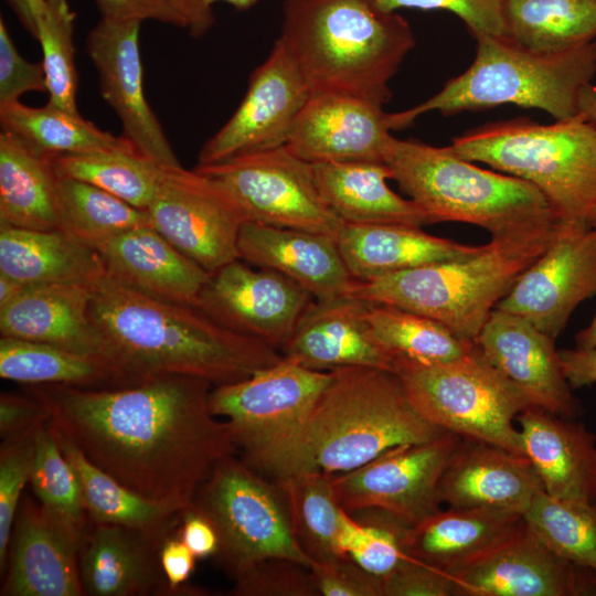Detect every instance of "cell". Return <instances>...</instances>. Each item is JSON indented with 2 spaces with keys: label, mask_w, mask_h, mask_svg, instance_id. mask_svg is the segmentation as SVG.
<instances>
[{
  "label": "cell",
  "mask_w": 596,
  "mask_h": 596,
  "mask_svg": "<svg viewBox=\"0 0 596 596\" xmlns=\"http://www.w3.org/2000/svg\"><path fill=\"white\" fill-rule=\"evenodd\" d=\"M95 249L106 274L140 292L171 302L198 308L211 276L151 225L117 234Z\"/></svg>",
  "instance_id": "484cf974"
},
{
  "label": "cell",
  "mask_w": 596,
  "mask_h": 596,
  "mask_svg": "<svg viewBox=\"0 0 596 596\" xmlns=\"http://www.w3.org/2000/svg\"><path fill=\"white\" fill-rule=\"evenodd\" d=\"M29 286L0 274V308H3L19 298Z\"/></svg>",
  "instance_id": "6125c7cd"
},
{
  "label": "cell",
  "mask_w": 596,
  "mask_h": 596,
  "mask_svg": "<svg viewBox=\"0 0 596 596\" xmlns=\"http://www.w3.org/2000/svg\"><path fill=\"white\" fill-rule=\"evenodd\" d=\"M91 287L29 286L19 298L0 308L1 337L46 343L109 361L89 317Z\"/></svg>",
  "instance_id": "f1b7e54d"
},
{
  "label": "cell",
  "mask_w": 596,
  "mask_h": 596,
  "mask_svg": "<svg viewBox=\"0 0 596 596\" xmlns=\"http://www.w3.org/2000/svg\"><path fill=\"white\" fill-rule=\"evenodd\" d=\"M183 21V28L199 38L214 23L213 6L225 2L238 10L253 7L258 0H169Z\"/></svg>",
  "instance_id": "680465c9"
},
{
  "label": "cell",
  "mask_w": 596,
  "mask_h": 596,
  "mask_svg": "<svg viewBox=\"0 0 596 596\" xmlns=\"http://www.w3.org/2000/svg\"><path fill=\"white\" fill-rule=\"evenodd\" d=\"M89 317L107 359L130 384L185 375L216 386L247 379L284 358L196 307L146 295L106 273L91 287Z\"/></svg>",
  "instance_id": "7a4b0ae2"
},
{
  "label": "cell",
  "mask_w": 596,
  "mask_h": 596,
  "mask_svg": "<svg viewBox=\"0 0 596 596\" xmlns=\"http://www.w3.org/2000/svg\"><path fill=\"white\" fill-rule=\"evenodd\" d=\"M313 299L284 274L236 259L211 273L198 308L226 328L281 351Z\"/></svg>",
  "instance_id": "e0dca14e"
},
{
  "label": "cell",
  "mask_w": 596,
  "mask_h": 596,
  "mask_svg": "<svg viewBox=\"0 0 596 596\" xmlns=\"http://www.w3.org/2000/svg\"><path fill=\"white\" fill-rule=\"evenodd\" d=\"M403 193L433 221L461 222L491 238L528 235L557 225L551 205L532 183L458 157L449 146L393 138L384 159Z\"/></svg>",
  "instance_id": "5b68a950"
},
{
  "label": "cell",
  "mask_w": 596,
  "mask_h": 596,
  "mask_svg": "<svg viewBox=\"0 0 596 596\" xmlns=\"http://www.w3.org/2000/svg\"><path fill=\"white\" fill-rule=\"evenodd\" d=\"M310 570L321 596H383L382 579L349 558L313 562Z\"/></svg>",
  "instance_id": "816d5d0a"
},
{
  "label": "cell",
  "mask_w": 596,
  "mask_h": 596,
  "mask_svg": "<svg viewBox=\"0 0 596 596\" xmlns=\"http://www.w3.org/2000/svg\"><path fill=\"white\" fill-rule=\"evenodd\" d=\"M161 544L135 529L91 521L78 551L84 594L172 595L160 564Z\"/></svg>",
  "instance_id": "d4e9b609"
},
{
  "label": "cell",
  "mask_w": 596,
  "mask_h": 596,
  "mask_svg": "<svg viewBox=\"0 0 596 596\" xmlns=\"http://www.w3.org/2000/svg\"><path fill=\"white\" fill-rule=\"evenodd\" d=\"M160 564L172 595L181 594L195 566V556L177 535H168L159 551Z\"/></svg>",
  "instance_id": "6f0895ef"
},
{
  "label": "cell",
  "mask_w": 596,
  "mask_h": 596,
  "mask_svg": "<svg viewBox=\"0 0 596 596\" xmlns=\"http://www.w3.org/2000/svg\"><path fill=\"white\" fill-rule=\"evenodd\" d=\"M558 354L573 390L596 383V349H562Z\"/></svg>",
  "instance_id": "91938a15"
},
{
  "label": "cell",
  "mask_w": 596,
  "mask_h": 596,
  "mask_svg": "<svg viewBox=\"0 0 596 596\" xmlns=\"http://www.w3.org/2000/svg\"><path fill=\"white\" fill-rule=\"evenodd\" d=\"M522 518L556 555L596 572V502L560 499L541 490Z\"/></svg>",
  "instance_id": "7bdbcfd3"
},
{
  "label": "cell",
  "mask_w": 596,
  "mask_h": 596,
  "mask_svg": "<svg viewBox=\"0 0 596 596\" xmlns=\"http://www.w3.org/2000/svg\"><path fill=\"white\" fill-rule=\"evenodd\" d=\"M24 29L35 39L36 21L45 0H7Z\"/></svg>",
  "instance_id": "94428289"
},
{
  "label": "cell",
  "mask_w": 596,
  "mask_h": 596,
  "mask_svg": "<svg viewBox=\"0 0 596 596\" xmlns=\"http://www.w3.org/2000/svg\"><path fill=\"white\" fill-rule=\"evenodd\" d=\"M75 18L68 0H45L38 17L35 40L42 50L47 103L77 114L78 75L73 40Z\"/></svg>",
  "instance_id": "bcb514c9"
},
{
  "label": "cell",
  "mask_w": 596,
  "mask_h": 596,
  "mask_svg": "<svg viewBox=\"0 0 596 596\" xmlns=\"http://www.w3.org/2000/svg\"><path fill=\"white\" fill-rule=\"evenodd\" d=\"M383 105L362 97L311 94L286 147L310 162H384L394 138Z\"/></svg>",
  "instance_id": "44dd1931"
},
{
  "label": "cell",
  "mask_w": 596,
  "mask_h": 596,
  "mask_svg": "<svg viewBox=\"0 0 596 596\" xmlns=\"http://www.w3.org/2000/svg\"><path fill=\"white\" fill-rule=\"evenodd\" d=\"M365 318L374 340L394 360L448 362L475 347L439 321L396 306L370 301Z\"/></svg>",
  "instance_id": "ab89813d"
},
{
  "label": "cell",
  "mask_w": 596,
  "mask_h": 596,
  "mask_svg": "<svg viewBox=\"0 0 596 596\" xmlns=\"http://www.w3.org/2000/svg\"><path fill=\"white\" fill-rule=\"evenodd\" d=\"M146 211L155 230L209 273L240 259L246 219L232 195L196 169L163 167Z\"/></svg>",
  "instance_id": "4fadbf2b"
},
{
  "label": "cell",
  "mask_w": 596,
  "mask_h": 596,
  "mask_svg": "<svg viewBox=\"0 0 596 596\" xmlns=\"http://www.w3.org/2000/svg\"><path fill=\"white\" fill-rule=\"evenodd\" d=\"M578 110L596 126V86L587 84L578 97Z\"/></svg>",
  "instance_id": "be15d7a7"
},
{
  "label": "cell",
  "mask_w": 596,
  "mask_h": 596,
  "mask_svg": "<svg viewBox=\"0 0 596 596\" xmlns=\"http://www.w3.org/2000/svg\"><path fill=\"white\" fill-rule=\"evenodd\" d=\"M52 162L56 173L93 184L140 210L150 204L163 168L132 145L64 153Z\"/></svg>",
  "instance_id": "f35d334b"
},
{
  "label": "cell",
  "mask_w": 596,
  "mask_h": 596,
  "mask_svg": "<svg viewBox=\"0 0 596 596\" xmlns=\"http://www.w3.org/2000/svg\"><path fill=\"white\" fill-rule=\"evenodd\" d=\"M449 574L458 596L596 595V572L556 555L523 518L499 543Z\"/></svg>",
  "instance_id": "ac0fdd59"
},
{
  "label": "cell",
  "mask_w": 596,
  "mask_h": 596,
  "mask_svg": "<svg viewBox=\"0 0 596 596\" xmlns=\"http://www.w3.org/2000/svg\"><path fill=\"white\" fill-rule=\"evenodd\" d=\"M283 489L294 532L315 562L343 558L337 539L345 510L340 505L332 476L319 469L304 471L276 481Z\"/></svg>",
  "instance_id": "60d3db41"
},
{
  "label": "cell",
  "mask_w": 596,
  "mask_h": 596,
  "mask_svg": "<svg viewBox=\"0 0 596 596\" xmlns=\"http://www.w3.org/2000/svg\"><path fill=\"white\" fill-rule=\"evenodd\" d=\"M517 422L523 453L543 490L560 499L596 502V436L582 423L534 405Z\"/></svg>",
  "instance_id": "4316f807"
},
{
  "label": "cell",
  "mask_w": 596,
  "mask_h": 596,
  "mask_svg": "<svg viewBox=\"0 0 596 596\" xmlns=\"http://www.w3.org/2000/svg\"><path fill=\"white\" fill-rule=\"evenodd\" d=\"M577 349H596V315L590 323L575 336Z\"/></svg>",
  "instance_id": "e7e4bbea"
},
{
  "label": "cell",
  "mask_w": 596,
  "mask_h": 596,
  "mask_svg": "<svg viewBox=\"0 0 596 596\" xmlns=\"http://www.w3.org/2000/svg\"><path fill=\"white\" fill-rule=\"evenodd\" d=\"M522 515L490 509L451 508L411 526V557L451 573L469 564L505 538Z\"/></svg>",
  "instance_id": "d6a6232c"
},
{
  "label": "cell",
  "mask_w": 596,
  "mask_h": 596,
  "mask_svg": "<svg viewBox=\"0 0 596 596\" xmlns=\"http://www.w3.org/2000/svg\"><path fill=\"white\" fill-rule=\"evenodd\" d=\"M444 432L417 412L393 371L347 368L333 371L315 405L307 441L315 469L334 476Z\"/></svg>",
  "instance_id": "ba28073f"
},
{
  "label": "cell",
  "mask_w": 596,
  "mask_h": 596,
  "mask_svg": "<svg viewBox=\"0 0 596 596\" xmlns=\"http://www.w3.org/2000/svg\"><path fill=\"white\" fill-rule=\"evenodd\" d=\"M105 273L98 252L62 230L0 225V274L26 286H92Z\"/></svg>",
  "instance_id": "1f68e13d"
},
{
  "label": "cell",
  "mask_w": 596,
  "mask_h": 596,
  "mask_svg": "<svg viewBox=\"0 0 596 596\" xmlns=\"http://www.w3.org/2000/svg\"><path fill=\"white\" fill-rule=\"evenodd\" d=\"M449 147L535 185L558 222L587 224L596 205V126L583 114L547 125L529 117L489 123L453 138Z\"/></svg>",
  "instance_id": "52a82bcc"
},
{
  "label": "cell",
  "mask_w": 596,
  "mask_h": 596,
  "mask_svg": "<svg viewBox=\"0 0 596 596\" xmlns=\"http://www.w3.org/2000/svg\"><path fill=\"white\" fill-rule=\"evenodd\" d=\"M355 280L368 281L429 264L464 259L485 245H466L405 224H345L337 237Z\"/></svg>",
  "instance_id": "f546056e"
},
{
  "label": "cell",
  "mask_w": 596,
  "mask_h": 596,
  "mask_svg": "<svg viewBox=\"0 0 596 596\" xmlns=\"http://www.w3.org/2000/svg\"><path fill=\"white\" fill-rule=\"evenodd\" d=\"M100 18L111 20H155L183 28V21L169 0H94Z\"/></svg>",
  "instance_id": "11a10c76"
},
{
  "label": "cell",
  "mask_w": 596,
  "mask_h": 596,
  "mask_svg": "<svg viewBox=\"0 0 596 596\" xmlns=\"http://www.w3.org/2000/svg\"><path fill=\"white\" fill-rule=\"evenodd\" d=\"M177 535L196 558L215 556L219 551L220 540L214 525L193 504L182 512Z\"/></svg>",
  "instance_id": "9f6ffc18"
},
{
  "label": "cell",
  "mask_w": 596,
  "mask_h": 596,
  "mask_svg": "<svg viewBox=\"0 0 596 596\" xmlns=\"http://www.w3.org/2000/svg\"><path fill=\"white\" fill-rule=\"evenodd\" d=\"M542 482L525 455L460 437L445 466L439 496L451 508L523 515Z\"/></svg>",
  "instance_id": "cb8c5ba5"
},
{
  "label": "cell",
  "mask_w": 596,
  "mask_h": 596,
  "mask_svg": "<svg viewBox=\"0 0 596 596\" xmlns=\"http://www.w3.org/2000/svg\"><path fill=\"white\" fill-rule=\"evenodd\" d=\"M0 376L31 385L110 389L132 385L109 361L55 345L1 337Z\"/></svg>",
  "instance_id": "d590c367"
},
{
  "label": "cell",
  "mask_w": 596,
  "mask_h": 596,
  "mask_svg": "<svg viewBox=\"0 0 596 596\" xmlns=\"http://www.w3.org/2000/svg\"><path fill=\"white\" fill-rule=\"evenodd\" d=\"M382 11L396 12L403 8L445 10L457 15L470 34L505 35L503 0H369Z\"/></svg>",
  "instance_id": "681fc988"
},
{
  "label": "cell",
  "mask_w": 596,
  "mask_h": 596,
  "mask_svg": "<svg viewBox=\"0 0 596 596\" xmlns=\"http://www.w3.org/2000/svg\"><path fill=\"white\" fill-rule=\"evenodd\" d=\"M140 21L100 18L86 40L100 95L119 118L124 137L146 158L162 167L179 162L143 89L139 46Z\"/></svg>",
  "instance_id": "d6986e66"
},
{
  "label": "cell",
  "mask_w": 596,
  "mask_h": 596,
  "mask_svg": "<svg viewBox=\"0 0 596 596\" xmlns=\"http://www.w3.org/2000/svg\"><path fill=\"white\" fill-rule=\"evenodd\" d=\"M81 539L25 496L12 525L1 596H83Z\"/></svg>",
  "instance_id": "ffe728a7"
},
{
  "label": "cell",
  "mask_w": 596,
  "mask_h": 596,
  "mask_svg": "<svg viewBox=\"0 0 596 596\" xmlns=\"http://www.w3.org/2000/svg\"><path fill=\"white\" fill-rule=\"evenodd\" d=\"M411 526L380 509L345 511L337 539L338 555L383 579L413 558L407 550Z\"/></svg>",
  "instance_id": "ee69618b"
},
{
  "label": "cell",
  "mask_w": 596,
  "mask_h": 596,
  "mask_svg": "<svg viewBox=\"0 0 596 596\" xmlns=\"http://www.w3.org/2000/svg\"><path fill=\"white\" fill-rule=\"evenodd\" d=\"M278 39L311 94L353 95L382 105L415 45L403 15L379 10L369 0H285Z\"/></svg>",
  "instance_id": "3957f363"
},
{
  "label": "cell",
  "mask_w": 596,
  "mask_h": 596,
  "mask_svg": "<svg viewBox=\"0 0 596 596\" xmlns=\"http://www.w3.org/2000/svg\"><path fill=\"white\" fill-rule=\"evenodd\" d=\"M30 92L47 93L42 63L25 60L0 19V106L19 102Z\"/></svg>",
  "instance_id": "f907efd6"
},
{
  "label": "cell",
  "mask_w": 596,
  "mask_h": 596,
  "mask_svg": "<svg viewBox=\"0 0 596 596\" xmlns=\"http://www.w3.org/2000/svg\"><path fill=\"white\" fill-rule=\"evenodd\" d=\"M332 376L284 356L247 379L214 386L210 407L228 422L240 458L280 481L315 469L308 425Z\"/></svg>",
  "instance_id": "9c48e42d"
},
{
  "label": "cell",
  "mask_w": 596,
  "mask_h": 596,
  "mask_svg": "<svg viewBox=\"0 0 596 596\" xmlns=\"http://www.w3.org/2000/svg\"><path fill=\"white\" fill-rule=\"evenodd\" d=\"M237 596H319L310 567L281 557L264 560L235 578Z\"/></svg>",
  "instance_id": "c3c4849f"
},
{
  "label": "cell",
  "mask_w": 596,
  "mask_h": 596,
  "mask_svg": "<svg viewBox=\"0 0 596 596\" xmlns=\"http://www.w3.org/2000/svg\"><path fill=\"white\" fill-rule=\"evenodd\" d=\"M459 436L444 432L400 445L373 460L332 476L340 505L349 513L380 509L415 525L440 510L439 483Z\"/></svg>",
  "instance_id": "5bb4252c"
},
{
  "label": "cell",
  "mask_w": 596,
  "mask_h": 596,
  "mask_svg": "<svg viewBox=\"0 0 596 596\" xmlns=\"http://www.w3.org/2000/svg\"><path fill=\"white\" fill-rule=\"evenodd\" d=\"M49 421L47 408L32 394H1L0 435L2 439L36 429Z\"/></svg>",
  "instance_id": "db71d44e"
},
{
  "label": "cell",
  "mask_w": 596,
  "mask_h": 596,
  "mask_svg": "<svg viewBox=\"0 0 596 596\" xmlns=\"http://www.w3.org/2000/svg\"><path fill=\"white\" fill-rule=\"evenodd\" d=\"M587 225L596 232V205L595 207L590 211L588 217H587Z\"/></svg>",
  "instance_id": "03108f58"
},
{
  "label": "cell",
  "mask_w": 596,
  "mask_h": 596,
  "mask_svg": "<svg viewBox=\"0 0 596 596\" xmlns=\"http://www.w3.org/2000/svg\"><path fill=\"white\" fill-rule=\"evenodd\" d=\"M0 124L36 153L53 159L56 156L131 145L74 114L51 104L42 107L23 105L20 100L0 106Z\"/></svg>",
  "instance_id": "74e56055"
},
{
  "label": "cell",
  "mask_w": 596,
  "mask_h": 596,
  "mask_svg": "<svg viewBox=\"0 0 596 596\" xmlns=\"http://www.w3.org/2000/svg\"><path fill=\"white\" fill-rule=\"evenodd\" d=\"M42 426V425H41ZM39 427L2 439L0 447V573L4 572L8 545L23 489L30 482Z\"/></svg>",
  "instance_id": "7dc6e473"
},
{
  "label": "cell",
  "mask_w": 596,
  "mask_h": 596,
  "mask_svg": "<svg viewBox=\"0 0 596 596\" xmlns=\"http://www.w3.org/2000/svg\"><path fill=\"white\" fill-rule=\"evenodd\" d=\"M236 201L246 222L323 234L337 240L344 222L323 201L312 163L287 147L246 152L195 166Z\"/></svg>",
  "instance_id": "7c38bea8"
},
{
  "label": "cell",
  "mask_w": 596,
  "mask_h": 596,
  "mask_svg": "<svg viewBox=\"0 0 596 596\" xmlns=\"http://www.w3.org/2000/svg\"><path fill=\"white\" fill-rule=\"evenodd\" d=\"M57 174L60 230L95 248L104 241L142 225H151L146 210L87 182Z\"/></svg>",
  "instance_id": "b9f144b4"
},
{
  "label": "cell",
  "mask_w": 596,
  "mask_h": 596,
  "mask_svg": "<svg viewBox=\"0 0 596 596\" xmlns=\"http://www.w3.org/2000/svg\"><path fill=\"white\" fill-rule=\"evenodd\" d=\"M473 62L443 88L412 108L390 113L392 130L421 115H454L501 105L538 108L555 120L579 113L581 91L596 74V39L560 52L530 50L507 35L476 33Z\"/></svg>",
  "instance_id": "277c9868"
},
{
  "label": "cell",
  "mask_w": 596,
  "mask_h": 596,
  "mask_svg": "<svg viewBox=\"0 0 596 596\" xmlns=\"http://www.w3.org/2000/svg\"><path fill=\"white\" fill-rule=\"evenodd\" d=\"M595 296L596 232L587 224L558 222L544 252L496 308L556 339L576 307Z\"/></svg>",
  "instance_id": "9a60e30c"
},
{
  "label": "cell",
  "mask_w": 596,
  "mask_h": 596,
  "mask_svg": "<svg viewBox=\"0 0 596 596\" xmlns=\"http://www.w3.org/2000/svg\"><path fill=\"white\" fill-rule=\"evenodd\" d=\"M238 253L253 266L289 277L316 299L348 294L355 283L337 240L323 234L247 221L240 231Z\"/></svg>",
  "instance_id": "83f0119b"
},
{
  "label": "cell",
  "mask_w": 596,
  "mask_h": 596,
  "mask_svg": "<svg viewBox=\"0 0 596 596\" xmlns=\"http://www.w3.org/2000/svg\"><path fill=\"white\" fill-rule=\"evenodd\" d=\"M502 18L507 36L538 52L596 39V0H503Z\"/></svg>",
  "instance_id": "8d00e7d4"
},
{
  "label": "cell",
  "mask_w": 596,
  "mask_h": 596,
  "mask_svg": "<svg viewBox=\"0 0 596 596\" xmlns=\"http://www.w3.org/2000/svg\"><path fill=\"white\" fill-rule=\"evenodd\" d=\"M383 596H458L454 577L439 568L408 560L382 579Z\"/></svg>",
  "instance_id": "f5cc1de1"
},
{
  "label": "cell",
  "mask_w": 596,
  "mask_h": 596,
  "mask_svg": "<svg viewBox=\"0 0 596 596\" xmlns=\"http://www.w3.org/2000/svg\"><path fill=\"white\" fill-rule=\"evenodd\" d=\"M312 170L323 201L345 224H433L415 202L389 187L392 171L384 162H316Z\"/></svg>",
  "instance_id": "4dcf8cb0"
},
{
  "label": "cell",
  "mask_w": 596,
  "mask_h": 596,
  "mask_svg": "<svg viewBox=\"0 0 596 596\" xmlns=\"http://www.w3.org/2000/svg\"><path fill=\"white\" fill-rule=\"evenodd\" d=\"M192 504L214 525L220 540L215 557L234 579L272 557L308 567L315 562L294 532L281 487L235 455L217 464Z\"/></svg>",
  "instance_id": "8fae6325"
},
{
  "label": "cell",
  "mask_w": 596,
  "mask_h": 596,
  "mask_svg": "<svg viewBox=\"0 0 596 596\" xmlns=\"http://www.w3.org/2000/svg\"><path fill=\"white\" fill-rule=\"evenodd\" d=\"M212 384L166 375L132 385H32L51 424L96 467L137 494L189 508L217 464L235 455L227 421L210 407Z\"/></svg>",
  "instance_id": "6da1fadb"
},
{
  "label": "cell",
  "mask_w": 596,
  "mask_h": 596,
  "mask_svg": "<svg viewBox=\"0 0 596 596\" xmlns=\"http://www.w3.org/2000/svg\"><path fill=\"white\" fill-rule=\"evenodd\" d=\"M556 226L517 237L491 238L468 258L355 280L348 294L427 316L461 339L475 342L499 301L544 252Z\"/></svg>",
  "instance_id": "8992f818"
},
{
  "label": "cell",
  "mask_w": 596,
  "mask_h": 596,
  "mask_svg": "<svg viewBox=\"0 0 596 596\" xmlns=\"http://www.w3.org/2000/svg\"><path fill=\"white\" fill-rule=\"evenodd\" d=\"M475 343L532 405L565 418L575 419L582 414V405L564 374L555 339L526 319L496 308Z\"/></svg>",
  "instance_id": "7402d4cb"
},
{
  "label": "cell",
  "mask_w": 596,
  "mask_h": 596,
  "mask_svg": "<svg viewBox=\"0 0 596 596\" xmlns=\"http://www.w3.org/2000/svg\"><path fill=\"white\" fill-rule=\"evenodd\" d=\"M56 181L52 159L1 130L0 225L60 230Z\"/></svg>",
  "instance_id": "836d02e7"
},
{
  "label": "cell",
  "mask_w": 596,
  "mask_h": 596,
  "mask_svg": "<svg viewBox=\"0 0 596 596\" xmlns=\"http://www.w3.org/2000/svg\"><path fill=\"white\" fill-rule=\"evenodd\" d=\"M310 95L299 67L277 39L266 60L251 74L238 107L201 147L196 166L285 146Z\"/></svg>",
  "instance_id": "2e32d148"
},
{
  "label": "cell",
  "mask_w": 596,
  "mask_h": 596,
  "mask_svg": "<svg viewBox=\"0 0 596 596\" xmlns=\"http://www.w3.org/2000/svg\"><path fill=\"white\" fill-rule=\"evenodd\" d=\"M52 427L78 478L83 503L91 521L135 529L161 542L177 531L184 508L150 500L131 491L92 464L75 445Z\"/></svg>",
  "instance_id": "e575fe53"
},
{
  "label": "cell",
  "mask_w": 596,
  "mask_h": 596,
  "mask_svg": "<svg viewBox=\"0 0 596 596\" xmlns=\"http://www.w3.org/2000/svg\"><path fill=\"white\" fill-rule=\"evenodd\" d=\"M29 483L40 504L83 541L91 519L78 478L57 443L51 421L36 432Z\"/></svg>",
  "instance_id": "f6af8a7d"
},
{
  "label": "cell",
  "mask_w": 596,
  "mask_h": 596,
  "mask_svg": "<svg viewBox=\"0 0 596 596\" xmlns=\"http://www.w3.org/2000/svg\"><path fill=\"white\" fill-rule=\"evenodd\" d=\"M369 305V300L350 294L315 298L281 349V354L316 371L347 368L392 371L393 356L370 331L365 318Z\"/></svg>",
  "instance_id": "603a6c76"
},
{
  "label": "cell",
  "mask_w": 596,
  "mask_h": 596,
  "mask_svg": "<svg viewBox=\"0 0 596 596\" xmlns=\"http://www.w3.org/2000/svg\"><path fill=\"white\" fill-rule=\"evenodd\" d=\"M392 371L429 423L459 437L524 455L514 422L532 404L476 343L469 353L448 362L395 359Z\"/></svg>",
  "instance_id": "30bf717a"
}]
</instances>
